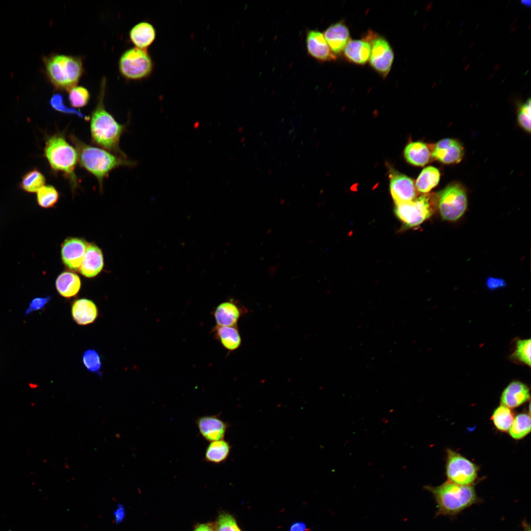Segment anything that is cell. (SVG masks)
<instances>
[{
  "mask_svg": "<svg viewBox=\"0 0 531 531\" xmlns=\"http://www.w3.org/2000/svg\"><path fill=\"white\" fill-rule=\"evenodd\" d=\"M59 198V192L51 185H45L37 192V203L43 208L54 207L58 202Z\"/></svg>",
  "mask_w": 531,
  "mask_h": 531,
  "instance_id": "cell-31",
  "label": "cell"
},
{
  "mask_svg": "<svg viewBox=\"0 0 531 531\" xmlns=\"http://www.w3.org/2000/svg\"><path fill=\"white\" fill-rule=\"evenodd\" d=\"M491 419L498 430L502 432H507L512 425L514 414L509 408L501 405L494 411Z\"/></svg>",
  "mask_w": 531,
  "mask_h": 531,
  "instance_id": "cell-29",
  "label": "cell"
},
{
  "mask_svg": "<svg viewBox=\"0 0 531 531\" xmlns=\"http://www.w3.org/2000/svg\"><path fill=\"white\" fill-rule=\"evenodd\" d=\"M366 38L370 43L371 50L370 63L379 74L386 77L389 73L394 59V53L388 42L383 37L370 32Z\"/></svg>",
  "mask_w": 531,
  "mask_h": 531,
  "instance_id": "cell-10",
  "label": "cell"
},
{
  "mask_svg": "<svg viewBox=\"0 0 531 531\" xmlns=\"http://www.w3.org/2000/svg\"><path fill=\"white\" fill-rule=\"evenodd\" d=\"M446 475L449 481L462 485H470L476 479L478 468L461 454L447 450Z\"/></svg>",
  "mask_w": 531,
  "mask_h": 531,
  "instance_id": "cell-9",
  "label": "cell"
},
{
  "mask_svg": "<svg viewBox=\"0 0 531 531\" xmlns=\"http://www.w3.org/2000/svg\"><path fill=\"white\" fill-rule=\"evenodd\" d=\"M45 183L44 176L38 169L34 168L23 176L20 186L28 193H35L45 185Z\"/></svg>",
  "mask_w": 531,
  "mask_h": 531,
  "instance_id": "cell-28",
  "label": "cell"
},
{
  "mask_svg": "<svg viewBox=\"0 0 531 531\" xmlns=\"http://www.w3.org/2000/svg\"><path fill=\"white\" fill-rule=\"evenodd\" d=\"M69 138L75 146L81 167L94 176L102 189L104 179L114 169L120 166L134 167L137 162L113 154L103 148L86 144L75 136Z\"/></svg>",
  "mask_w": 531,
  "mask_h": 531,
  "instance_id": "cell-2",
  "label": "cell"
},
{
  "mask_svg": "<svg viewBox=\"0 0 531 531\" xmlns=\"http://www.w3.org/2000/svg\"><path fill=\"white\" fill-rule=\"evenodd\" d=\"M55 284L60 295L66 298H70L78 293L81 282L77 274L73 272L64 271L58 276Z\"/></svg>",
  "mask_w": 531,
  "mask_h": 531,
  "instance_id": "cell-24",
  "label": "cell"
},
{
  "mask_svg": "<svg viewBox=\"0 0 531 531\" xmlns=\"http://www.w3.org/2000/svg\"><path fill=\"white\" fill-rule=\"evenodd\" d=\"M43 62L46 76L57 90L69 91L77 86L84 72L82 59L78 56L54 54L44 57Z\"/></svg>",
  "mask_w": 531,
  "mask_h": 531,
  "instance_id": "cell-4",
  "label": "cell"
},
{
  "mask_svg": "<svg viewBox=\"0 0 531 531\" xmlns=\"http://www.w3.org/2000/svg\"><path fill=\"white\" fill-rule=\"evenodd\" d=\"M486 287L490 291H494L506 286L505 281L500 277H488L485 281Z\"/></svg>",
  "mask_w": 531,
  "mask_h": 531,
  "instance_id": "cell-39",
  "label": "cell"
},
{
  "mask_svg": "<svg viewBox=\"0 0 531 531\" xmlns=\"http://www.w3.org/2000/svg\"><path fill=\"white\" fill-rule=\"evenodd\" d=\"M231 448L229 442L224 440L210 442L205 450L204 460L214 464L224 463L228 459Z\"/></svg>",
  "mask_w": 531,
  "mask_h": 531,
  "instance_id": "cell-26",
  "label": "cell"
},
{
  "mask_svg": "<svg viewBox=\"0 0 531 531\" xmlns=\"http://www.w3.org/2000/svg\"><path fill=\"white\" fill-rule=\"evenodd\" d=\"M531 339H520L517 341L515 349L510 355V358L520 363L531 366Z\"/></svg>",
  "mask_w": 531,
  "mask_h": 531,
  "instance_id": "cell-32",
  "label": "cell"
},
{
  "mask_svg": "<svg viewBox=\"0 0 531 531\" xmlns=\"http://www.w3.org/2000/svg\"><path fill=\"white\" fill-rule=\"evenodd\" d=\"M103 266L101 250L95 244L88 243L79 272L86 277L92 278L101 271Z\"/></svg>",
  "mask_w": 531,
  "mask_h": 531,
  "instance_id": "cell-16",
  "label": "cell"
},
{
  "mask_svg": "<svg viewBox=\"0 0 531 531\" xmlns=\"http://www.w3.org/2000/svg\"><path fill=\"white\" fill-rule=\"evenodd\" d=\"M106 79L100 83L97 104L90 118L92 142L113 154L127 157L119 148V141L126 126L118 123L105 108L104 100L106 92Z\"/></svg>",
  "mask_w": 531,
  "mask_h": 531,
  "instance_id": "cell-1",
  "label": "cell"
},
{
  "mask_svg": "<svg viewBox=\"0 0 531 531\" xmlns=\"http://www.w3.org/2000/svg\"><path fill=\"white\" fill-rule=\"evenodd\" d=\"M193 531H215V529L214 525L210 523H204L197 526Z\"/></svg>",
  "mask_w": 531,
  "mask_h": 531,
  "instance_id": "cell-40",
  "label": "cell"
},
{
  "mask_svg": "<svg viewBox=\"0 0 531 531\" xmlns=\"http://www.w3.org/2000/svg\"><path fill=\"white\" fill-rule=\"evenodd\" d=\"M71 314L77 324L84 325L92 323L97 318L98 313L97 306L92 300L80 298L73 302Z\"/></svg>",
  "mask_w": 531,
  "mask_h": 531,
  "instance_id": "cell-21",
  "label": "cell"
},
{
  "mask_svg": "<svg viewBox=\"0 0 531 531\" xmlns=\"http://www.w3.org/2000/svg\"><path fill=\"white\" fill-rule=\"evenodd\" d=\"M371 47L366 38L361 40H350L343 51L346 58L351 62L363 65L370 59Z\"/></svg>",
  "mask_w": 531,
  "mask_h": 531,
  "instance_id": "cell-22",
  "label": "cell"
},
{
  "mask_svg": "<svg viewBox=\"0 0 531 531\" xmlns=\"http://www.w3.org/2000/svg\"><path fill=\"white\" fill-rule=\"evenodd\" d=\"M213 525L215 531H241L234 517L227 512H221Z\"/></svg>",
  "mask_w": 531,
  "mask_h": 531,
  "instance_id": "cell-36",
  "label": "cell"
},
{
  "mask_svg": "<svg viewBox=\"0 0 531 531\" xmlns=\"http://www.w3.org/2000/svg\"><path fill=\"white\" fill-rule=\"evenodd\" d=\"M528 386L518 381L510 382L504 388L501 396V405L509 408L517 407L530 399Z\"/></svg>",
  "mask_w": 531,
  "mask_h": 531,
  "instance_id": "cell-17",
  "label": "cell"
},
{
  "mask_svg": "<svg viewBox=\"0 0 531 531\" xmlns=\"http://www.w3.org/2000/svg\"><path fill=\"white\" fill-rule=\"evenodd\" d=\"M82 362L87 370L96 373L101 376L102 367L101 359L98 353L95 350H86L83 354Z\"/></svg>",
  "mask_w": 531,
  "mask_h": 531,
  "instance_id": "cell-35",
  "label": "cell"
},
{
  "mask_svg": "<svg viewBox=\"0 0 531 531\" xmlns=\"http://www.w3.org/2000/svg\"><path fill=\"white\" fill-rule=\"evenodd\" d=\"M463 155L464 149L461 144L451 138L440 140L432 152L434 158L445 164L458 163L461 161Z\"/></svg>",
  "mask_w": 531,
  "mask_h": 531,
  "instance_id": "cell-15",
  "label": "cell"
},
{
  "mask_svg": "<svg viewBox=\"0 0 531 531\" xmlns=\"http://www.w3.org/2000/svg\"><path fill=\"white\" fill-rule=\"evenodd\" d=\"M433 200L429 194H423L413 200L395 205L396 216L409 228L422 223L433 213Z\"/></svg>",
  "mask_w": 531,
  "mask_h": 531,
  "instance_id": "cell-8",
  "label": "cell"
},
{
  "mask_svg": "<svg viewBox=\"0 0 531 531\" xmlns=\"http://www.w3.org/2000/svg\"><path fill=\"white\" fill-rule=\"evenodd\" d=\"M211 332L213 337L221 346L229 352L238 349L241 344V337L237 325L218 326L215 325Z\"/></svg>",
  "mask_w": 531,
  "mask_h": 531,
  "instance_id": "cell-23",
  "label": "cell"
},
{
  "mask_svg": "<svg viewBox=\"0 0 531 531\" xmlns=\"http://www.w3.org/2000/svg\"><path fill=\"white\" fill-rule=\"evenodd\" d=\"M248 310L234 299L221 302L212 311L216 325L236 326L239 319L248 313Z\"/></svg>",
  "mask_w": 531,
  "mask_h": 531,
  "instance_id": "cell-12",
  "label": "cell"
},
{
  "mask_svg": "<svg viewBox=\"0 0 531 531\" xmlns=\"http://www.w3.org/2000/svg\"><path fill=\"white\" fill-rule=\"evenodd\" d=\"M196 423L201 436L208 442L223 440L229 426L216 414L198 417Z\"/></svg>",
  "mask_w": 531,
  "mask_h": 531,
  "instance_id": "cell-13",
  "label": "cell"
},
{
  "mask_svg": "<svg viewBox=\"0 0 531 531\" xmlns=\"http://www.w3.org/2000/svg\"><path fill=\"white\" fill-rule=\"evenodd\" d=\"M50 299V296L33 298L30 302L28 308L26 309L25 314L28 315L33 311L42 309L49 302Z\"/></svg>",
  "mask_w": 531,
  "mask_h": 531,
  "instance_id": "cell-38",
  "label": "cell"
},
{
  "mask_svg": "<svg viewBox=\"0 0 531 531\" xmlns=\"http://www.w3.org/2000/svg\"><path fill=\"white\" fill-rule=\"evenodd\" d=\"M154 68V62L147 50L133 47L126 50L118 61L119 71L129 80H141L149 77Z\"/></svg>",
  "mask_w": 531,
  "mask_h": 531,
  "instance_id": "cell-6",
  "label": "cell"
},
{
  "mask_svg": "<svg viewBox=\"0 0 531 531\" xmlns=\"http://www.w3.org/2000/svg\"><path fill=\"white\" fill-rule=\"evenodd\" d=\"M440 179V172L433 166L424 168L418 176L415 187L419 192L427 193L436 186Z\"/></svg>",
  "mask_w": 531,
  "mask_h": 531,
  "instance_id": "cell-27",
  "label": "cell"
},
{
  "mask_svg": "<svg viewBox=\"0 0 531 531\" xmlns=\"http://www.w3.org/2000/svg\"><path fill=\"white\" fill-rule=\"evenodd\" d=\"M307 530L306 525L301 522L294 523L290 528V531H307Z\"/></svg>",
  "mask_w": 531,
  "mask_h": 531,
  "instance_id": "cell-41",
  "label": "cell"
},
{
  "mask_svg": "<svg viewBox=\"0 0 531 531\" xmlns=\"http://www.w3.org/2000/svg\"><path fill=\"white\" fill-rule=\"evenodd\" d=\"M404 156L411 164L423 166L429 161L431 153L427 146L422 142H411L405 147Z\"/></svg>",
  "mask_w": 531,
  "mask_h": 531,
  "instance_id": "cell-25",
  "label": "cell"
},
{
  "mask_svg": "<svg viewBox=\"0 0 531 531\" xmlns=\"http://www.w3.org/2000/svg\"><path fill=\"white\" fill-rule=\"evenodd\" d=\"M129 36L135 47L147 50L154 42L156 31L152 24L147 21H142L131 29Z\"/></svg>",
  "mask_w": 531,
  "mask_h": 531,
  "instance_id": "cell-20",
  "label": "cell"
},
{
  "mask_svg": "<svg viewBox=\"0 0 531 531\" xmlns=\"http://www.w3.org/2000/svg\"><path fill=\"white\" fill-rule=\"evenodd\" d=\"M531 431V418L529 414L521 413L518 414L513 421L509 430L512 438L519 440L527 436Z\"/></svg>",
  "mask_w": 531,
  "mask_h": 531,
  "instance_id": "cell-30",
  "label": "cell"
},
{
  "mask_svg": "<svg viewBox=\"0 0 531 531\" xmlns=\"http://www.w3.org/2000/svg\"><path fill=\"white\" fill-rule=\"evenodd\" d=\"M324 37L332 53L340 54L350 41V32L342 22L330 26L324 31Z\"/></svg>",
  "mask_w": 531,
  "mask_h": 531,
  "instance_id": "cell-19",
  "label": "cell"
},
{
  "mask_svg": "<svg viewBox=\"0 0 531 531\" xmlns=\"http://www.w3.org/2000/svg\"><path fill=\"white\" fill-rule=\"evenodd\" d=\"M44 155L52 170L55 173H63L72 189L78 186L79 184L75 173L78 162V152L76 148L67 142L63 133H56L47 138Z\"/></svg>",
  "mask_w": 531,
  "mask_h": 531,
  "instance_id": "cell-3",
  "label": "cell"
},
{
  "mask_svg": "<svg viewBox=\"0 0 531 531\" xmlns=\"http://www.w3.org/2000/svg\"><path fill=\"white\" fill-rule=\"evenodd\" d=\"M524 531H531V527L526 523H523Z\"/></svg>",
  "mask_w": 531,
  "mask_h": 531,
  "instance_id": "cell-43",
  "label": "cell"
},
{
  "mask_svg": "<svg viewBox=\"0 0 531 531\" xmlns=\"http://www.w3.org/2000/svg\"><path fill=\"white\" fill-rule=\"evenodd\" d=\"M436 502L437 515H455L478 501L472 485H462L450 481L437 487L427 486Z\"/></svg>",
  "mask_w": 531,
  "mask_h": 531,
  "instance_id": "cell-5",
  "label": "cell"
},
{
  "mask_svg": "<svg viewBox=\"0 0 531 531\" xmlns=\"http://www.w3.org/2000/svg\"><path fill=\"white\" fill-rule=\"evenodd\" d=\"M49 103L53 109L59 112L75 115L87 121L90 119V117L86 116L77 109L68 107L64 103L62 95L59 93H55L51 97Z\"/></svg>",
  "mask_w": 531,
  "mask_h": 531,
  "instance_id": "cell-34",
  "label": "cell"
},
{
  "mask_svg": "<svg viewBox=\"0 0 531 531\" xmlns=\"http://www.w3.org/2000/svg\"><path fill=\"white\" fill-rule=\"evenodd\" d=\"M87 244L85 240L78 237L66 239L61 247V257L64 265L71 270H79Z\"/></svg>",
  "mask_w": 531,
  "mask_h": 531,
  "instance_id": "cell-11",
  "label": "cell"
},
{
  "mask_svg": "<svg viewBox=\"0 0 531 531\" xmlns=\"http://www.w3.org/2000/svg\"><path fill=\"white\" fill-rule=\"evenodd\" d=\"M531 99H529L520 107L517 116L520 126L529 133L531 132Z\"/></svg>",
  "mask_w": 531,
  "mask_h": 531,
  "instance_id": "cell-37",
  "label": "cell"
},
{
  "mask_svg": "<svg viewBox=\"0 0 531 531\" xmlns=\"http://www.w3.org/2000/svg\"><path fill=\"white\" fill-rule=\"evenodd\" d=\"M521 3L525 5L530 6L531 5V1L530 0H522Z\"/></svg>",
  "mask_w": 531,
  "mask_h": 531,
  "instance_id": "cell-42",
  "label": "cell"
},
{
  "mask_svg": "<svg viewBox=\"0 0 531 531\" xmlns=\"http://www.w3.org/2000/svg\"><path fill=\"white\" fill-rule=\"evenodd\" d=\"M68 92L69 103L74 108L84 107L87 105L89 101L90 93L84 87L76 86Z\"/></svg>",
  "mask_w": 531,
  "mask_h": 531,
  "instance_id": "cell-33",
  "label": "cell"
},
{
  "mask_svg": "<svg viewBox=\"0 0 531 531\" xmlns=\"http://www.w3.org/2000/svg\"><path fill=\"white\" fill-rule=\"evenodd\" d=\"M307 49L308 53L315 59L322 61L335 59L331 51L324 34L317 30H310L306 38Z\"/></svg>",
  "mask_w": 531,
  "mask_h": 531,
  "instance_id": "cell-18",
  "label": "cell"
},
{
  "mask_svg": "<svg viewBox=\"0 0 531 531\" xmlns=\"http://www.w3.org/2000/svg\"><path fill=\"white\" fill-rule=\"evenodd\" d=\"M438 206L442 218L446 221L458 220L465 213L468 205L466 192L459 184H449L438 192Z\"/></svg>",
  "mask_w": 531,
  "mask_h": 531,
  "instance_id": "cell-7",
  "label": "cell"
},
{
  "mask_svg": "<svg viewBox=\"0 0 531 531\" xmlns=\"http://www.w3.org/2000/svg\"><path fill=\"white\" fill-rule=\"evenodd\" d=\"M390 191L395 205L412 201L416 196L413 180L398 172L393 173L391 176Z\"/></svg>",
  "mask_w": 531,
  "mask_h": 531,
  "instance_id": "cell-14",
  "label": "cell"
}]
</instances>
